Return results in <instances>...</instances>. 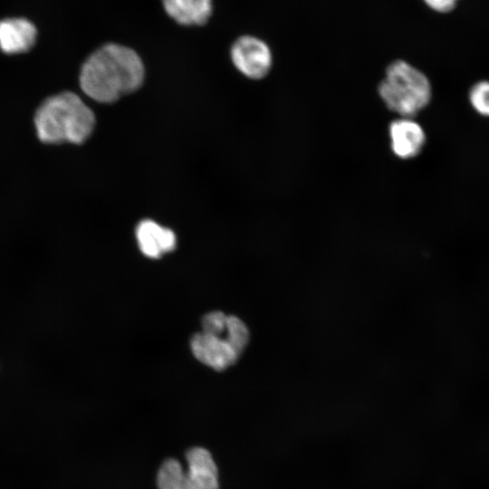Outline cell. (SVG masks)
<instances>
[{"mask_svg": "<svg viewBox=\"0 0 489 489\" xmlns=\"http://www.w3.org/2000/svg\"><path fill=\"white\" fill-rule=\"evenodd\" d=\"M144 76L142 60L134 50L107 43L93 52L82 64L80 85L91 99L110 103L138 90Z\"/></svg>", "mask_w": 489, "mask_h": 489, "instance_id": "1", "label": "cell"}, {"mask_svg": "<svg viewBox=\"0 0 489 489\" xmlns=\"http://www.w3.org/2000/svg\"><path fill=\"white\" fill-rule=\"evenodd\" d=\"M34 124L43 142L80 144L91 134L95 116L77 94L63 91L47 98L40 105Z\"/></svg>", "mask_w": 489, "mask_h": 489, "instance_id": "2", "label": "cell"}, {"mask_svg": "<svg viewBox=\"0 0 489 489\" xmlns=\"http://www.w3.org/2000/svg\"><path fill=\"white\" fill-rule=\"evenodd\" d=\"M378 92L389 110L412 118L429 104L432 85L421 71L406 61L396 60L387 67Z\"/></svg>", "mask_w": 489, "mask_h": 489, "instance_id": "3", "label": "cell"}, {"mask_svg": "<svg viewBox=\"0 0 489 489\" xmlns=\"http://www.w3.org/2000/svg\"><path fill=\"white\" fill-rule=\"evenodd\" d=\"M231 59L235 68L245 77L260 80L272 66V52L265 42L253 35L237 38L231 47Z\"/></svg>", "mask_w": 489, "mask_h": 489, "instance_id": "4", "label": "cell"}, {"mask_svg": "<svg viewBox=\"0 0 489 489\" xmlns=\"http://www.w3.org/2000/svg\"><path fill=\"white\" fill-rule=\"evenodd\" d=\"M190 347L199 361L218 371L234 365L242 354L230 340L228 331L225 336L196 333L191 338Z\"/></svg>", "mask_w": 489, "mask_h": 489, "instance_id": "5", "label": "cell"}, {"mask_svg": "<svg viewBox=\"0 0 489 489\" xmlns=\"http://www.w3.org/2000/svg\"><path fill=\"white\" fill-rule=\"evenodd\" d=\"M393 153L403 159L418 156L427 142L426 133L412 118L397 119L388 128Z\"/></svg>", "mask_w": 489, "mask_h": 489, "instance_id": "6", "label": "cell"}, {"mask_svg": "<svg viewBox=\"0 0 489 489\" xmlns=\"http://www.w3.org/2000/svg\"><path fill=\"white\" fill-rule=\"evenodd\" d=\"M186 460L187 489H218L217 466L208 450L192 447L187 452Z\"/></svg>", "mask_w": 489, "mask_h": 489, "instance_id": "7", "label": "cell"}, {"mask_svg": "<svg viewBox=\"0 0 489 489\" xmlns=\"http://www.w3.org/2000/svg\"><path fill=\"white\" fill-rule=\"evenodd\" d=\"M37 30L25 18H5L0 20V49L7 54L29 51L35 43Z\"/></svg>", "mask_w": 489, "mask_h": 489, "instance_id": "8", "label": "cell"}, {"mask_svg": "<svg viewBox=\"0 0 489 489\" xmlns=\"http://www.w3.org/2000/svg\"><path fill=\"white\" fill-rule=\"evenodd\" d=\"M136 236L140 251L150 258H158L176 246L175 233L153 220H142L137 226Z\"/></svg>", "mask_w": 489, "mask_h": 489, "instance_id": "9", "label": "cell"}, {"mask_svg": "<svg viewBox=\"0 0 489 489\" xmlns=\"http://www.w3.org/2000/svg\"><path fill=\"white\" fill-rule=\"evenodd\" d=\"M166 14L185 26H202L213 13L212 0H161Z\"/></svg>", "mask_w": 489, "mask_h": 489, "instance_id": "10", "label": "cell"}, {"mask_svg": "<svg viewBox=\"0 0 489 489\" xmlns=\"http://www.w3.org/2000/svg\"><path fill=\"white\" fill-rule=\"evenodd\" d=\"M157 484L158 489H187V471L178 460L167 459L158 469Z\"/></svg>", "mask_w": 489, "mask_h": 489, "instance_id": "11", "label": "cell"}, {"mask_svg": "<svg viewBox=\"0 0 489 489\" xmlns=\"http://www.w3.org/2000/svg\"><path fill=\"white\" fill-rule=\"evenodd\" d=\"M467 100L478 115L489 119V80L475 82L468 91Z\"/></svg>", "mask_w": 489, "mask_h": 489, "instance_id": "12", "label": "cell"}, {"mask_svg": "<svg viewBox=\"0 0 489 489\" xmlns=\"http://www.w3.org/2000/svg\"><path fill=\"white\" fill-rule=\"evenodd\" d=\"M228 316L221 312H212L206 314L202 319V332L225 336L227 333Z\"/></svg>", "mask_w": 489, "mask_h": 489, "instance_id": "13", "label": "cell"}, {"mask_svg": "<svg viewBox=\"0 0 489 489\" xmlns=\"http://www.w3.org/2000/svg\"><path fill=\"white\" fill-rule=\"evenodd\" d=\"M432 10L438 13L451 12L456 5L458 0H423Z\"/></svg>", "mask_w": 489, "mask_h": 489, "instance_id": "14", "label": "cell"}]
</instances>
